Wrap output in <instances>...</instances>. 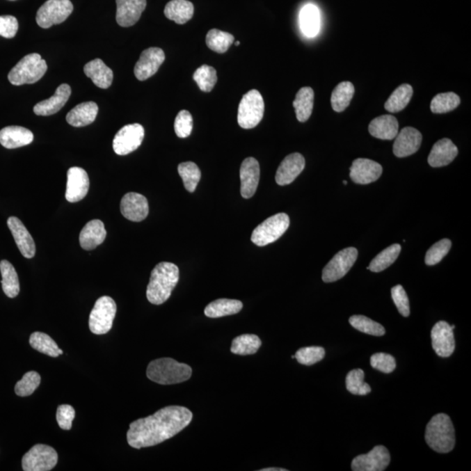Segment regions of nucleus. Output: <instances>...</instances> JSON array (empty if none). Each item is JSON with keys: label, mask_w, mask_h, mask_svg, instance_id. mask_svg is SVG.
<instances>
[{"label": "nucleus", "mask_w": 471, "mask_h": 471, "mask_svg": "<svg viewBox=\"0 0 471 471\" xmlns=\"http://www.w3.org/2000/svg\"><path fill=\"white\" fill-rule=\"evenodd\" d=\"M193 418L190 409L168 406L150 417L141 418L129 425L127 439L134 449L159 445L184 431Z\"/></svg>", "instance_id": "f257e3e1"}, {"label": "nucleus", "mask_w": 471, "mask_h": 471, "mask_svg": "<svg viewBox=\"0 0 471 471\" xmlns=\"http://www.w3.org/2000/svg\"><path fill=\"white\" fill-rule=\"evenodd\" d=\"M179 280V269L175 264L161 262L150 275L147 287V301L153 305H161L170 298Z\"/></svg>", "instance_id": "f03ea898"}, {"label": "nucleus", "mask_w": 471, "mask_h": 471, "mask_svg": "<svg viewBox=\"0 0 471 471\" xmlns=\"http://www.w3.org/2000/svg\"><path fill=\"white\" fill-rule=\"evenodd\" d=\"M425 440L436 452H452L456 443L455 429L448 415L438 414L431 418L426 428Z\"/></svg>", "instance_id": "7ed1b4c3"}, {"label": "nucleus", "mask_w": 471, "mask_h": 471, "mask_svg": "<svg viewBox=\"0 0 471 471\" xmlns=\"http://www.w3.org/2000/svg\"><path fill=\"white\" fill-rule=\"evenodd\" d=\"M192 369L187 364L180 363L171 358L153 360L147 369V376L150 381L161 385L184 383L191 377Z\"/></svg>", "instance_id": "20e7f679"}, {"label": "nucleus", "mask_w": 471, "mask_h": 471, "mask_svg": "<svg viewBox=\"0 0 471 471\" xmlns=\"http://www.w3.org/2000/svg\"><path fill=\"white\" fill-rule=\"evenodd\" d=\"M47 70L46 61L39 54H31L10 71L8 80L15 86L33 84L44 77Z\"/></svg>", "instance_id": "39448f33"}, {"label": "nucleus", "mask_w": 471, "mask_h": 471, "mask_svg": "<svg viewBox=\"0 0 471 471\" xmlns=\"http://www.w3.org/2000/svg\"><path fill=\"white\" fill-rule=\"evenodd\" d=\"M290 225V218L285 213L270 216L254 229L252 242L257 246H266L277 241L287 232Z\"/></svg>", "instance_id": "423d86ee"}, {"label": "nucleus", "mask_w": 471, "mask_h": 471, "mask_svg": "<svg viewBox=\"0 0 471 471\" xmlns=\"http://www.w3.org/2000/svg\"><path fill=\"white\" fill-rule=\"evenodd\" d=\"M264 113V102L262 95L256 89L246 93L239 103L238 122L241 128H255L262 121Z\"/></svg>", "instance_id": "0eeeda50"}, {"label": "nucleus", "mask_w": 471, "mask_h": 471, "mask_svg": "<svg viewBox=\"0 0 471 471\" xmlns=\"http://www.w3.org/2000/svg\"><path fill=\"white\" fill-rule=\"evenodd\" d=\"M116 304L111 297L102 296L95 302L89 316V329L96 335L108 333L116 314Z\"/></svg>", "instance_id": "6e6552de"}, {"label": "nucleus", "mask_w": 471, "mask_h": 471, "mask_svg": "<svg viewBox=\"0 0 471 471\" xmlns=\"http://www.w3.org/2000/svg\"><path fill=\"white\" fill-rule=\"evenodd\" d=\"M74 11L70 0H47L38 10L36 22L38 25L47 29L66 20Z\"/></svg>", "instance_id": "1a4fd4ad"}, {"label": "nucleus", "mask_w": 471, "mask_h": 471, "mask_svg": "<svg viewBox=\"0 0 471 471\" xmlns=\"http://www.w3.org/2000/svg\"><path fill=\"white\" fill-rule=\"evenodd\" d=\"M57 463L56 450L48 445H37L24 455L22 468L25 471H48L53 470Z\"/></svg>", "instance_id": "9d476101"}, {"label": "nucleus", "mask_w": 471, "mask_h": 471, "mask_svg": "<svg viewBox=\"0 0 471 471\" xmlns=\"http://www.w3.org/2000/svg\"><path fill=\"white\" fill-rule=\"evenodd\" d=\"M357 257L358 250L353 247L340 250L323 269V281L332 283L342 278L355 264Z\"/></svg>", "instance_id": "9b49d317"}, {"label": "nucleus", "mask_w": 471, "mask_h": 471, "mask_svg": "<svg viewBox=\"0 0 471 471\" xmlns=\"http://www.w3.org/2000/svg\"><path fill=\"white\" fill-rule=\"evenodd\" d=\"M144 135L145 131L143 127L138 123L123 127L113 138V151L119 156H126L134 152L142 144Z\"/></svg>", "instance_id": "f8f14e48"}, {"label": "nucleus", "mask_w": 471, "mask_h": 471, "mask_svg": "<svg viewBox=\"0 0 471 471\" xmlns=\"http://www.w3.org/2000/svg\"><path fill=\"white\" fill-rule=\"evenodd\" d=\"M390 463V452L386 447L379 445L367 454L356 456L351 466L353 471H383Z\"/></svg>", "instance_id": "ddd939ff"}, {"label": "nucleus", "mask_w": 471, "mask_h": 471, "mask_svg": "<svg viewBox=\"0 0 471 471\" xmlns=\"http://www.w3.org/2000/svg\"><path fill=\"white\" fill-rule=\"evenodd\" d=\"M454 329H455V326H450L446 321H439L433 326L431 330L432 346L438 356L447 358L455 351Z\"/></svg>", "instance_id": "4468645a"}, {"label": "nucleus", "mask_w": 471, "mask_h": 471, "mask_svg": "<svg viewBox=\"0 0 471 471\" xmlns=\"http://www.w3.org/2000/svg\"><path fill=\"white\" fill-rule=\"evenodd\" d=\"M165 54L159 47H150L144 50L135 67V75L139 81H146L153 77L164 63Z\"/></svg>", "instance_id": "2eb2a0df"}, {"label": "nucleus", "mask_w": 471, "mask_h": 471, "mask_svg": "<svg viewBox=\"0 0 471 471\" xmlns=\"http://www.w3.org/2000/svg\"><path fill=\"white\" fill-rule=\"evenodd\" d=\"M383 167L376 161L358 158L350 168V177L357 184H369L379 179Z\"/></svg>", "instance_id": "dca6fc26"}, {"label": "nucleus", "mask_w": 471, "mask_h": 471, "mask_svg": "<svg viewBox=\"0 0 471 471\" xmlns=\"http://www.w3.org/2000/svg\"><path fill=\"white\" fill-rule=\"evenodd\" d=\"M89 190V177L87 172L80 167L70 168L67 171L66 199L70 202H77L87 195Z\"/></svg>", "instance_id": "f3484780"}, {"label": "nucleus", "mask_w": 471, "mask_h": 471, "mask_svg": "<svg viewBox=\"0 0 471 471\" xmlns=\"http://www.w3.org/2000/svg\"><path fill=\"white\" fill-rule=\"evenodd\" d=\"M149 202L143 195L129 192L122 199V214L130 221L142 222L149 215Z\"/></svg>", "instance_id": "a211bd4d"}, {"label": "nucleus", "mask_w": 471, "mask_h": 471, "mask_svg": "<svg viewBox=\"0 0 471 471\" xmlns=\"http://www.w3.org/2000/svg\"><path fill=\"white\" fill-rule=\"evenodd\" d=\"M422 136L417 129L407 127L398 132L393 147L395 157H407L420 149Z\"/></svg>", "instance_id": "6ab92c4d"}, {"label": "nucleus", "mask_w": 471, "mask_h": 471, "mask_svg": "<svg viewBox=\"0 0 471 471\" xmlns=\"http://www.w3.org/2000/svg\"><path fill=\"white\" fill-rule=\"evenodd\" d=\"M146 6V0H116L117 23L122 27L135 25L138 22Z\"/></svg>", "instance_id": "aec40b11"}, {"label": "nucleus", "mask_w": 471, "mask_h": 471, "mask_svg": "<svg viewBox=\"0 0 471 471\" xmlns=\"http://www.w3.org/2000/svg\"><path fill=\"white\" fill-rule=\"evenodd\" d=\"M305 166V158L301 154H289L282 161L278 168L276 177H275L276 183L280 186L292 184L304 170Z\"/></svg>", "instance_id": "412c9836"}, {"label": "nucleus", "mask_w": 471, "mask_h": 471, "mask_svg": "<svg viewBox=\"0 0 471 471\" xmlns=\"http://www.w3.org/2000/svg\"><path fill=\"white\" fill-rule=\"evenodd\" d=\"M260 167L255 158L248 157L243 161L240 168L241 195L244 198H250L255 194L259 186Z\"/></svg>", "instance_id": "4be33fe9"}, {"label": "nucleus", "mask_w": 471, "mask_h": 471, "mask_svg": "<svg viewBox=\"0 0 471 471\" xmlns=\"http://www.w3.org/2000/svg\"><path fill=\"white\" fill-rule=\"evenodd\" d=\"M8 225L20 253L26 259H33L36 253L35 243L26 226L16 216H11L8 218Z\"/></svg>", "instance_id": "5701e85b"}, {"label": "nucleus", "mask_w": 471, "mask_h": 471, "mask_svg": "<svg viewBox=\"0 0 471 471\" xmlns=\"http://www.w3.org/2000/svg\"><path fill=\"white\" fill-rule=\"evenodd\" d=\"M71 95L70 85L63 84L58 86L54 95L51 98L38 103L34 106L33 112L37 115L48 116L54 115L63 108Z\"/></svg>", "instance_id": "b1692460"}, {"label": "nucleus", "mask_w": 471, "mask_h": 471, "mask_svg": "<svg viewBox=\"0 0 471 471\" xmlns=\"http://www.w3.org/2000/svg\"><path fill=\"white\" fill-rule=\"evenodd\" d=\"M457 154L458 149L452 140L448 138L440 140L432 147L428 158L429 164L433 168L447 166L452 163Z\"/></svg>", "instance_id": "393cba45"}, {"label": "nucleus", "mask_w": 471, "mask_h": 471, "mask_svg": "<svg viewBox=\"0 0 471 471\" xmlns=\"http://www.w3.org/2000/svg\"><path fill=\"white\" fill-rule=\"evenodd\" d=\"M33 141V134L19 126H9L0 130V144L6 149L13 150L29 145Z\"/></svg>", "instance_id": "a878e982"}, {"label": "nucleus", "mask_w": 471, "mask_h": 471, "mask_svg": "<svg viewBox=\"0 0 471 471\" xmlns=\"http://www.w3.org/2000/svg\"><path fill=\"white\" fill-rule=\"evenodd\" d=\"M106 237L104 223L101 220H91L81 230L80 245L86 250H94L104 242Z\"/></svg>", "instance_id": "bb28decb"}, {"label": "nucleus", "mask_w": 471, "mask_h": 471, "mask_svg": "<svg viewBox=\"0 0 471 471\" xmlns=\"http://www.w3.org/2000/svg\"><path fill=\"white\" fill-rule=\"evenodd\" d=\"M98 111V105L94 102L81 103L67 113L66 120L68 125L80 128L94 122Z\"/></svg>", "instance_id": "cd10ccee"}, {"label": "nucleus", "mask_w": 471, "mask_h": 471, "mask_svg": "<svg viewBox=\"0 0 471 471\" xmlns=\"http://www.w3.org/2000/svg\"><path fill=\"white\" fill-rule=\"evenodd\" d=\"M369 131L371 136L381 140H393L399 132V123L394 116L384 115L377 117L370 122Z\"/></svg>", "instance_id": "c85d7f7f"}, {"label": "nucleus", "mask_w": 471, "mask_h": 471, "mask_svg": "<svg viewBox=\"0 0 471 471\" xmlns=\"http://www.w3.org/2000/svg\"><path fill=\"white\" fill-rule=\"evenodd\" d=\"M84 73L91 79L93 83L99 88L106 89L112 85L113 71L103 63L101 58H95L86 64Z\"/></svg>", "instance_id": "c756f323"}, {"label": "nucleus", "mask_w": 471, "mask_h": 471, "mask_svg": "<svg viewBox=\"0 0 471 471\" xmlns=\"http://www.w3.org/2000/svg\"><path fill=\"white\" fill-rule=\"evenodd\" d=\"M166 18L178 25H184L194 15V6L188 0H171L164 8Z\"/></svg>", "instance_id": "7c9ffc66"}, {"label": "nucleus", "mask_w": 471, "mask_h": 471, "mask_svg": "<svg viewBox=\"0 0 471 471\" xmlns=\"http://www.w3.org/2000/svg\"><path fill=\"white\" fill-rule=\"evenodd\" d=\"M300 26L302 33L308 38H314L321 29V15L317 6H305L300 13Z\"/></svg>", "instance_id": "2f4dec72"}, {"label": "nucleus", "mask_w": 471, "mask_h": 471, "mask_svg": "<svg viewBox=\"0 0 471 471\" xmlns=\"http://www.w3.org/2000/svg\"><path fill=\"white\" fill-rule=\"evenodd\" d=\"M314 92L310 87H304L297 93L294 108L298 122H305L312 115L314 109Z\"/></svg>", "instance_id": "473e14b6"}, {"label": "nucleus", "mask_w": 471, "mask_h": 471, "mask_svg": "<svg viewBox=\"0 0 471 471\" xmlns=\"http://www.w3.org/2000/svg\"><path fill=\"white\" fill-rule=\"evenodd\" d=\"M243 303L240 301L219 298L209 303L205 309V314L209 318H221L225 316L239 314L242 310Z\"/></svg>", "instance_id": "72a5a7b5"}, {"label": "nucleus", "mask_w": 471, "mask_h": 471, "mask_svg": "<svg viewBox=\"0 0 471 471\" xmlns=\"http://www.w3.org/2000/svg\"><path fill=\"white\" fill-rule=\"evenodd\" d=\"M0 271L2 275V289L8 298H15L19 294V281L15 268L8 260L0 262Z\"/></svg>", "instance_id": "f704fd0d"}, {"label": "nucleus", "mask_w": 471, "mask_h": 471, "mask_svg": "<svg viewBox=\"0 0 471 471\" xmlns=\"http://www.w3.org/2000/svg\"><path fill=\"white\" fill-rule=\"evenodd\" d=\"M30 345L33 349L39 351L48 356L56 357L63 355V351L60 349L56 342L47 333L35 332L30 336Z\"/></svg>", "instance_id": "c9c22d12"}, {"label": "nucleus", "mask_w": 471, "mask_h": 471, "mask_svg": "<svg viewBox=\"0 0 471 471\" xmlns=\"http://www.w3.org/2000/svg\"><path fill=\"white\" fill-rule=\"evenodd\" d=\"M413 96V88L410 85L402 84L398 87L390 95L386 103L385 109L390 113H397L404 109Z\"/></svg>", "instance_id": "e433bc0d"}, {"label": "nucleus", "mask_w": 471, "mask_h": 471, "mask_svg": "<svg viewBox=\"0 0 471 471\" xmlns=\"http://www.w3.org/2000/svg\"><path fill=\"white\" fill-rule=\"evenodd\" d=\"M355 95V87L349 81H343L333 89L331 96L333 109L342 112L349 106Z\"/></svg>", "instance_id": "4c0bfd02"}, {"label": "nucleus", "mask_w": 471, "mask_h": 471, "mask_svg": "<svg viewBox=\"0 0 471 471\" xmlns=\"http://www.w3.org/2000/svg\"><path fill=\"white\" fill-rule=\"evenodd\" d=\"M401 250V247L398 244L388 247L371 261L369 266H367V269L373 271V273H381V271L386 270L398 259Z\"/></svg>", "instance_id": "58836bf2"}, {"label": "nucleus", "mask_w": 471, "mask_h": 471, "mask_svg": "<svg viewBox=\"0 0 471 471\" xmlns=\"http://www.w3.org/2000/svg\"><path fill=\"white\" fill-rule=\"evenodd\" d=\"M260 339L254 335H243L233 340L230 351L235 355L250 356L256 353L261 346Z\"/></svg>", "instance_id": "ea45409f"}, {"label": "nucleus", "mask_w": 471, "mask_h": 471, "mask_svg": "<svg viewBox=\"0 0 471 471\" xmlns=\"http://www.w3.org/2000/svg\"><path fill=\"white\" fill-rule=\"evenodd\" d=\"M235 40V38L229 33L218 29L209 30L206 35V44L209 49L218 54H225Z\"/></svg>", "instance_id": "a19ab883"}, {"label": "nucleus", "mask_w": 471, "mask_h": 471, "mask_svg": "<svg viewBox=\"0 0 471 471\" xmlns=\"http://www.w3.org/2000/svg\"><path fill=\"white\" fill-rule=\"evenodd\" d=\"M178 173L183 179L184 188L189 192H194L198 187L202 174L200 168L192 161H186L178 165Z\"/></svg>", "instance_id": "79ce46f5"}, {"label": "nucleus", "mask_w": 471, "mask_h": 471, "mask_svg": "<svg viewBox=\"0 0 471 471\" xmlns=\"http://www.w3.org/2000/svg\"><path fill=\"white\" fill-rule=\"evenodd\" d=\"M460 102V97L455 93H442L433 98L431 109L434 113H448L456 109Z\"/></svg>", "instance_id": "37998d69"}, {"label": "nucleus", "mask_w": 471, "mask_h": 471, "mask_svg": "<svg viewBox=\"0 0 471 471\" xmlns=\"http://www.w3.org/2000/svg\"><path fill=\"white\" fill-rule=\"evenodd\" d=\"M350 325L358 331L373 336H383L385 335L383 326L363 315H353L349 319Z\"/></svg>", "instance_id": "c03bdc74"}, {"label": "nucleus", "mask_w": 471, "mask_h": 471, "mask_svg": "<svg viewBox=\"0 0 471 471\" xmlns=\"http://www.w3.org/2000/svg\"><path fill=\"white\" fill-rule=\"evenodd\" d=\"M193 79L198 86V88L204 92H211L214 88L218 77L214 67L202 65L195 71Z\"/></svg>", "instance_id": "a18cd8bd"}, {"label": "nucleus", "mask_w": 471, "mask_h": 471, "mask_svg": "<svg viewBox=\"0 0 471 471\" xmlns=\"http://www.w3.org/2000/svg\"><path fill=\"white\" fill-rule=\"evenodd\" d=\"M364 374L362 369H353L347 374L346 378V390L356 395H367L371 392L369 384L364 383Z\"/></svg>", "instance_id": "49530a36"}, {"label": "nucleus", "mask_w": 471, "mask_h": 471, "mask_svg": "<svg viewBox=\"0 0 471 471\" xmlns=\"http://www.w3.org/2000/svg\"><path fill=\"white\" fill-rule=\"evenodd\" d=\"M41 377L35 371H30L24 374L22 380L16 383L15 393L18 397H26L33 394L34 391L39 388Z\"/></svg>", "instance_id": "de8ad7c7"}, {"label": "nucleus", "mask_w": 471, "mask_h": 471, "mask_svg": "<svg viewBox=\"0 0 471 471\" xmlns=\"http://www.w3.org/2000/svg\"><path fill=\"white\" fill-rule=\"evenodd\" d=\"M325 349L321 346L303 347L297 351L295 359L302 365L311 366L324 359Z\"/></svg>", "instance_id": "09e8293b"}, {"label": "nucleus", "mask_w": 471, "mask_h": 471, "mask_svg": "<svg viewBox=\"0 0 471 471\" xmlns=\"http://www.w3.org/2000/svg\"><path fill=\"white\" fill-rule=\"evenodd\" d=\"M452 241L449 239H442L433 245L426 253L425 263L427 266H435L442 261L452 248Z\"/></svg>", "instance_id": "8fccbe9b"}, {"label": "nucleus", "mask_w": 471, "mask_h": 471, "mask_svg": "<svg viewBox=\"0 0 471 471\" xmlns=\"http://www.w3.org/2000/svg\"><path fill=\"white\" fill-rule=\"evenodd\" d=\"M175 132L179 138L190 136L193 129V118L187 110H182L175 117L174 125Z\"/></svg>", "instance_id": "3c124183"}, {"label": "nucleus", "mask_w": 471, "mask_h": 471, "mask_svg": "<svg viewBox=\"0 0 471 471\" xmlns=\"http://www.w3.org/2000/svg\"><path fill=\"white\" fill-rule=\"evenodd\" d=\"M370 364L373 369L385 374L393 372L397 367V362L393 356L384 353H377L371 357Z\"/></svg>", "instance_id": "603ef678"}, {"label": "nucleus", "mask_w": 471, "mask_h": 471, "mask_svg": "<svg viewBox=\"0 0 471 471\" xmlns=\"http://www.w3.org/2000/svg\"><path fill=\"white\" fill-rule=\"evenodd\" d=\"M391 294L399 312L404 317H408L410 314V308H409V301L404 288L401 285H395L392 288Z\"/></svg>", "instance_id": "864d4df0"}, {"label": "nucleus", "mask_w": 471, "mask_h": 471, "mask_svg": "<svg viewBox=\"0 0 471 471\" xmlns=\"http://www.w3.org/2000/svg\"><path fill=\"white\" fill-rule=\"evenodd\" d=\"M74 417L75 410L72 406L67 404L58 406L56 420L61 429L64 431H70Z\"/></svg>", "instance_id": "5fc2aeb1"}, {"label": "nucleus", "mask_w": 471, "mask_h": 471, "mask_svg": "<svg viewBox=\"0 0 471 471\" xmlns=\"http://www.w3.org/2000/svg\"><path fill=\"white\" fill-rule=\"evenodd\" d=\"M18 29L19 23L15 17L0 16V36L12 39L16 35Z\"/></svg>", "instance_id": "6e6d98bb"}, {"label": "nucleus", "mask_w": 471, "mask_h": 471, "mask_svg": "<svg viewBox=\"0 0 471 471\" xmlns=\"http://www.w3.org/2000/svg\"><path fill=\"white\" fill-rule=\"evenodd\" d=\"M260 471H287V470L280 469V468H267V469L260 470Z\"/></svg>", "instance_id": "4d7b16f0"}, {"label": "nucleus", "mask_w": 471, "mask_h": 471, "mask_svg": "<svg viewBox=\"0 0 471 471\" xmlns=\"http://www.w3.org/2000/svg\"><path fill=\"white\" fill-rule=\"evenodd\" d=\"M236 45H237V46H239V45H240L239 41H237Z\"/></svg>", "instance_id": "13d9d810"}, {"label": "nucleus", "mask_w": 471, "mask_h": 471, "mask_svg": "<svg viewBox=\"0 0 471 471\" xmlns=\"http://www.w3.org/2000/svg\"><path fill=\"white\" fill-rule=\"evenodd\" d=\"M343 184H345V185H346V184H347V182H346V181H344V182H343Z\"/></svg>", "instance_id": "bf43d9fd"}]
</instances>
